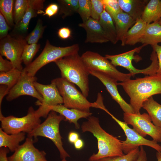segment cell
Wrapping results in <instances>:
<instances>
[{"label":"cell","mask_w":161,"mask_h":161,"mask_svg":"<svg viewBox=\"0 0 161 161\" xmlns=\"http://www.w3.org/2000/svg\"><path fill=\"white\" fill-rule=\"evenodd\" d=\"M143 44L128 51L115 55H106L105 57L109 60L111 63L115 66H120L127 69L133 77L137 74L142 73L147 75L156 74L158 67V62L156 53L153 50L151 55L150 60L151 61V65L147 68L142 69H138L135 68L132 64V61L138 62L142 59L138 55H135V53H139L143 47L146 46Z\"/></svg>","instance_id":"5"},{"label":"cell","mask_w":161,"mask_h":161,"mask_svg":"<svg viewBox=\"0 0 161 161\" xmlns=\"http://www.w3.org/2000/svg\"><path fill=\"white\" fill-rule=\"evenodd\" d=\"M58 36L62 39H65L71 36V30L67 27H63L60 29L58 32Z\"/></svg>","instance_id":"42"},{"label":"cell","mask_w":161,"mask_h":161,"mask_svg":"<svg viewBox=\"0 0 161 161\" xmlns=\"http://www.w3.org/2000/svg\"><path fill=\"white\" fill-rule=\"evenodd\" d=\"M83 132H89L96 138L98 151L93 154L89 161H98L105 157L124 154L122 141L106 131L100 126L98 117L92 115L81 126Z\"/></svg>","instance_id":"2"},{"label":"cell","mask_w":161,"mask_h":161,"mask_svg":"<svg viewBox=\"0 0 161 161\" xmlns=\"http://www.w3.org/2000/svg\"><path fill=\"white\" fill-rule=\"evenodd\" d=\"M89 72L90 75L97 78L103 83L112 98L118 104L124 113H134L130 104L127 103L119 94L117 86V80L99 72L92 71Z\"/></svg>","instance_id":"16"},{"label":"cell","mask_w":161,"mask_h":161,"mask_svg":"<svg viewBox=\"0 0 161 161\" xmlns=\"http://www.w3.org/2000/svg\"><path fill=\"white\" fill-rule=\"evenodd\" d=\"M91 18L99 21L104 10L103 4L101 0H91Z\"/></svg>","instance_id":"37"},{"label":"cell","mask_w":161,"mask_h":161,"mask_svg":"<svg viewBox=\"0 0 161 161\" xmlns=\"http://www.w3.org/2000/svg\"><path fill=\"white\" fill-rule=\"evenodd\" d=\"M91 4L90 0H78L77 13L81 17L83 22L91 18Z\"/></svg>","instance_id":"35"},{"label":"cell","mask_w":161,"mask_h":161,"mask_svg":"<svg viewBox=\"0 0 161 161\" xmlns=\"http://www.w3.org/2000/svg\"><path fill=\"white\" fill-rule=\"evenodd\" d=\"M159 23L160 24V25H161V19H160V20L159 21Z\"/></svg>","instance_id":"50"},{"label":"cell","mask_w":161,"mask_h":161,"mask_svg":"<svg viewBox=\"0 0 161 161\" xmlns=\"http://www.w3.org/2000/svg\"><path fill=\"white\" fill-rule=\"evenodd\" d=\"M65 119V117L62 115H58L56 112L51 111L46 119L27 134V136L35 139H37L38 136L48 138L53 142L58 148L62 159L69 157V154L63 147L62 137L59 131L60 123Z\"/></svg>","instance_id":"4"},{"label":"cell","mask_w":161,"mask_h":161,"mask_svg":"<svg viewBox=\"0 0 161 161\" xmlns=\"http://www.w3.org/2000/svg\"><path fill=\"white\" fill-rule=\"evenodd\" d=\"M40 48L39 44H28L25 46L21 56L22 62L26 66L30 65L36 53Z\"/></svg>","instance_id":"32"},{"label":"cell","mask_w":161,"mask_h":161,"mask_svg":"<svg viewBox=\"0 0 161 161\" xmlns=\"http://www.w3.org/2000/svg\"><path fill=\"white\" fill-rule=\"evenodd\" d=\"M104 110L118 124L123 130L126 140L122 141L123 152L127 154L139 146L146 145L153 148L157 151H161V146L153 140H147L141 136L133 129L130 128L125 122L117 118L106 109Z\"/></svg>","instance_id":"13"},{"label":"cell","mask_w":161,"mask_h":161,"mask_svg":"<svg viewBox=\"0 0 161 161\" xmlns=\"http://www.w3.org/2000/svg\"><path fill=\"white\" fill-rule=\"evenodd\" d=\"M101 1L104 9L111 16L113 20L118 13L123 11L119 4L118 0H101Z\"/></svg>","instance_id":"36"},{"label":"cell","mask_w":161,"mask_h":161,"mask_svg":"<svg viewBox=\"0 0 161 161\" xmlns=\"http://www.w3.org/2000/svg\"><path fill=\"white\" fill-rule=\"evenodd\" d=\"M130 98L134 113H140L143 103L153 95L161 94V76L157 74L118 83Z\"/></svg>","instance_id":"1"},{"label":"cell","mask_w":161,"mask_h":161,"mask_svg":"<svg viewBox=\"0 0 161 161\" xmlns=\"http://www.w3.org/2000/svg\"><path fill=\"white\" fill-rule=\"evenodd\" d=\"M135 161H147L146 152L143 146H141L138 157Z\"/></svg>","instance_id":"46"},{"label":"cell","mask_w":161,"mask_h":161,"mask_svg":"<svg viewBox=\"0 0 161 161\" xmlns=\"http://www.w3.org/2000/svg\"><path fill=\"white\" fill-rule=\"evenodd\" d=\"M22 71L13 68L8 72L0 73V84L7 86L9 92L18 81Z\"/></svg>","instance_id":"29"},{"label":"cell","mask_w":161,"mask_h":161,"mask_svg":"<svg viewBox=\"0 0 161 161\" xmlns=\"http://www.w3.org/2000/svg\"><path fill=\"white\" fill-rule=\"evenodd\" d=\"M52 80L63 98V105L65 107L86 112H90L91 107L100 108L97 102H89L82 93L77 89L74 83L61 77Z\"/></svg>","instance_id":"7"},{"label":"cell","mask_w":161,"mask_h":161,"mask_svg":"<svg viewBox=\"0 0 161 161\" xmlns=\"http://www.w3.org/2000/svg\"><path fill=\"white\" fill-rule=\"evenodd\" d=\"M78 44H75L66 47H59L51 44L47 40L44 47L40 55L23 70L29 76H35L37 72L46 65L64 57L78 53Z\"/></svg>","instance_id":"6"},{"label":"cell","mask_w":161,"mask_h":161,"mask_svg":"<svg viewBox=\"0 0 161 161\" xmlns=\"http://www.w3.org/2000/svg\"><path fill=\"white\" fill-rule=\"evenodd\" d=\"M61 161H68L66 160V159H62Z\"/></svg>","instance_id":"49"},{"label":"cell","mask_w":161,"mask_h":161,"mask_svg":"<svg viewBox=\"0 0 161 161\" xmlns=\"http://www.w3.org/2000/svg\"><path fill=\"white\" fill-rule=\"evenodd\" d=\"M15 0H0V11L10 27H14L13 17V7Z\"/></svg>","instance_id":"30"},{"label":"cell","mask_w":161,"mask_h":161,"mask_svg":"<svg viewBox=\"0 0 161 161\" xmlns=\"http://www.w3.org/2000/svg\"><path fill=\"white\" fill-rule=\"evenodd\" d=\"M117 42L121 41V45L124 46L126 35L129 29L136 21L126 13L122 11L118 13L114 19Z\"/></svg>","instance_id":"19"},{"label":"cell","mask_w":161,"mask_h":161,"mask_svg":"<svg viewBox=\"0 0 161 161\" xmlns=\"http://www.w3.org/2000/svg\"><path fill=\"white\" fill-rule=\"evenodd\" d=\"M53 111L62 115L65 118L64 120L68 121L70 123H73L76 129H79L80 126L78 120L81 118H87L92 115L90 112H86L74 109H69L63 105H58L51 108Z\"/></svg>","instance_id":"21"},{"label":"cell","mask_w":161,"mask_h":161,"mask_svg":"<svg viewBox=\"0 0 161 161\" xmlns=\"http://www.w3.org/2000/svg\"><path fill=\"white\" fill-rule=\"evenodd\" d=\"M123 120L127 124L132 126L133 129L141 136H151L157 142L161 143V128L155 125L148 114L124 113Z\"/></svg>","instance_id":"11"},{"label":"cell","mask_w":161,"mask_h":161,"mask_svg":"<svg viewBox=\"0 0 161 161\" xmlns=\"http://www.w3.org/2000/svg\"><path fill=\"white\" fill-rule=\"evenodd\" d=\"M122 11L136 21L141 18L148 0H118Z\"/></svg>","instance_id":"20"},{"label":"cell","mask_w":161,"mask_h":161,"mask_svg":"<svg viewBox=\"0 0 161 161\" xmlns=\"http://www.w3.org/2000/svg\"><path fill=\"white\" fill-rule=\"evenodd\" d=\"M34 84L43 98L39 108L36 110V112L40 117L47 118L51 111L52 107L63 103V98L52 80L49 84H43L36 81Z\"/></svg>","instance_id":"12"},{"label":"cell","mask_w":161,"mask_h":161,"mask_svg":"<svg viewBox=\"0 0 161 161\" xmlns=\"http://www.w3.org/2000/svg\"><path fill=\"white\" fill-rule=\"evenodd\" d=\"M139 152L138 147L126 154L105 157L98 161H135L138 157Z\"/></svg>","instance_id":"34"},{"label":"cell","mask_w":161,"mask_h":161,"mask_svg":"<svg viewBox=\"0 0 161 161\" xmlns=\"http://www.w3.org/2000/svg\"><path fill=\"white\" fill-rule=\"evenodd\" d=\"M59 6L56 3H52L46 8L43 16L47 15L49 18L55 15L58 12Z\"/></svg>","instance_id":"40"},{"label":"cell","mask_w":161,"mask_h":161,"mask_svg":"<svg viewBox=\"0 0 161 161\" xmlns=\"http://www.w3.org/2000/svg\"><path fill=\"white\" fill-rule=\"evenodd\" d=\"M151 47L156 52L158 60V67L156 74L161 76V46L157 44Z\"/></svg>","instance_id":"41"},{"label":"cell","mask_w":161,"mask_h":161,"mask_svg":"<svg viewBox=\"0 0 161 161\" xmlns=\"http://www.w3.org/2000/svg\"><path fill=\"white\" fill-rule=\"evenodd\" d=\"M13 68L12 64L10 61L4 59L0 55V73H5L12 70Z\"/></svg>","instance_id":"39"},{"label":"cell","mask_w":161,"mask_h":161,"mask_svg":"<svg viewBox=\"0 0 161 161\" xmlns=\"http://www.w3.org/2000/svg\"><path fill=\"white\" fill-rule=\"evenodd\" d=\"M156 156L157 161H161V151H157Z\"/></svg>","instance_id":"48"},{"label":"cell","mask_w":161,"mask_h":161,"mask_svg":"<svg viewBox=\"0 0 161 161\" xmlns=\"http://www.w3.org/2000/svg\"><path fill=\"white\" fill-rule=\"evenodd\" d=\"M25 133L8 134L0 128V148H8L11 152H14L20 145L19 143L25 138Z\"/></svg>","instance_id":"24"},{"label":"cell","mask_w":161,"mask_h":161,"mask_svg":"<svg viewBox=\"0 0 161 161\" xmlns=\"http://www.w3.org/2000/svg\"><path fill=\"white\" fill-rule=\"evenodd\" d=\"M46 26L43 25L42 21L38 19L35 27L32 31L25 38L28 44H37L42 37Z\"/></svg>","instance_id":"33"},{"label":"cell","mask_w":161,"mask_h":161,"mask_svg":"<svg viewBox=\"0 0 161 161\" xmlns=\"http://www.w3.org/2000/svg\"><path fill=\"white\" fill-rule=\"evenodd\" d=\"M30 0H15L13 17L15 25L21 20L26 12L29 4Z\"/></svg>","instance_id":"31"},{"label":"cell","mask_w":161,"mask_h":161,"mask_svg":"<svg viewBox=\"0 0 161 161\" xmlns=\"http://www.w3.org/2000/svg\"><path fill=\"white\" fill-rule=\"evenodd\" d=\"M75 148L78 150L82 149L84 146V142L81 139L79 138L74 143Z\"/></svg>","instance_id":"47"},{"label":"cell","mask_w":161,"mask_h":161,"mask_svg":"<svg viewBox=\"0 0 161 161\" xmlns=\"http://www.w3.org/2000/svg\"><path fill=\"white\" fill-rule=\"evenodd\" d=\"M151 46L161 43V25L159 22L147 24L139 42Z\"/></svg>","instance_id":"22"},{"label":"cell","mask_w":161,"mask_h":161,"mask_svg":"<svg viewBox=\"0 0 161 161\" xmlns=\"http://www.w3.org/2000/svg\"><path fill=\"white\" fill-rule=\"evenodd\" d=\"M147 24L141 18L137 20L126 35L125 45H134L139 43L143 35Z\"/></svg>","instance_id":"25"},{"label":"cell","mask_w":161,"mask_h":161,"mask_svg":"<svg viewBox=\"0 0 161 161\" xmlns=\"http://www.w3.org/2000/svg\"><path fill=\"white\" fill-rule=\"evenodd\" d=\"M59 15L63 19L77 13L78 0H59Z\"/></svg>","instance_id":"28"},{"label":"cell","mask_w":161,"mask_h":161,"mask_svg":"<svg viewBox=\"0 0 161 161\" xmlns=\"http://www.w3.org/2000/svg\"><path fill=\"white\" fill-rule=\"evenodd\" d=\"M81 57L89 71L102 73L121 82L127 81L133 77L130 73H124L120 72L108 59L97 53L86 51Z\"/></svg>","instance_id":"9"},{"label":"cell","mask_w":161,"mask_h":161,"mask_svg":"<svg viewBox=\"0 0 161 161\" xmlns=\"http://www.w3.org/2000/svg\"><path fill=\"white\" fill-rule=\"evenodd\" d=\"M9 150L6 147L0 148V161H8L7 155Z\"/></svg>","instance_id":"44"},{"label":"cell","mask_w":161,"mask_h":161,"mask_svg":"<svg viewBox=\"0 0 161 161\" xmlns=\"http://www.w3.org/2000/svg\"><path fill=\"white\" fill-rule=\"evenodd\" d=\"M61 78L77 85L87 98L89 92L88 69L78 53L58 59L55 62Z\"/></svg>","instance_id":"3"},{"label":"cell","mask_w":161,"mask_h":161,"mask_svg":"<svg viewBox=\"0 0 161 161\" xmlns=\"http://www.w3.org/2000/svg\"><path fill=\"white\" fill-rule=\"evenodd\" d=\"M79 138V135L77 132L71 131L69 133L68 135V140L71 143L74 144Z\"/></svg>","instance_id":"45"},{"label":"cell","mask_w":161,"mask_h":161,"mask_svg":"<svg viewBox=\"0 0 161 161\" xmlns=\"http://www.w3.org/2000/svg\"><path fill=\"white\" fill-rule=\"evenodd\" d=\"M0 121L1 128L9 134L21 132L28 134L41 123L40 117L32 106L29 107L26 115L21 117H4L0 110Z\"/></svg>","instance_id":"8"},{"label":"cell","mask_w":161,"mask_h":161,"mask_svg":"<svg viewBox=\"0 0 161 161\" xmlns=\"http://www.w3.org/2000/svg\"><path fill=\"white\" fill-rule=\"evenodd\" d=\"M142 108L147 111L153 123L161 128V105L151 96L143 103Z\"/></svg>","instance_id":"27"},{"label":"cell","mask_w":161,"mask_h":161,"mask_svg":"<svg viewBox=\"0 0 161 161\" xmlns=\"http://www.w3.org/2000/svg\"><path fill=\"white\" fill-rule=\"evenodd\" d=\"M44 0H30L28 8L21 20L15 25L13 31V35L24 37L28 30L31 18L36 17L39 14L44 13L43 10Z\"/></svg>","instance_id":"17"},{"label":"cell","mask_w":161,"mask_h":161,"mask_svg":"<svg viewBox=\"0 0 161 161\" xmlns=\"http://www.w3.org/2000/svg\"><path fill=\"white\" fill-rule=\"evenodd\" d=\"M99 21L109 41L115 44L117 41L115 24L112 17L104 8Z\"/></svg>","instance_id":"26"},{"label":"cell","mask_w":161,"mask_h":161,"mask_svg":"<svg viewBox=\"0 0 161 161\" xmlns=\"http://www.w3.org/2000/svg\"><path fill=\"white\" fill-rule=\"evenodd\" d=\"M10 27L7 23L5 18L0 13V39L4 38L8 34Z\"/></svg>","instance_id":"38"},{"label":"cell","mask_w":161,"mask_h":161,"mask_svg":"<svg viewBox=\"0 0 161 161\" xmlns=\"http://www.w3.org/2000/svg\"><path fill=\"white\" fill-rule=\"evenodd\" d=\"M78 26L86 31L85 43L102 44L109 41L99 21L90 18L87 21L80 23Z\"/></svg>","instance_id":"18"},{"label":"cell","mask_w":161,"mask_h":161,"mask_svg":"<svg viewBox=\"0 0 161 161\" xmlns=\"http://www.w3.org/2000/svg\"><path fill=\"white\" fill-rule=\"evenodd\" d=\"M141 19L147 24L161 19V0H150L147 4Z\"/></svg>","instance_id":"23"},{"label":"cell","mask_w":161,"mask_h":161,"mask_svg":"<svg viewBox=\"0 0 161 161\" xmlns=\"http://www.w3.org/2000/svg\"><path fill=\"white\" fill-rule=\"evenodd\" d=\"M37 78L29 75L22 70L21 76L17 83L10 90L6 97V100L11 101L22 95H29L36 98L39 105L43 100L41 95L35 88L34 83Z\"/></svg>","instance_id":"14"},{"label":"cell","mask_w":161,"mask_h":161,"mask_svg":"<svg viewBox=\"0 0 161 161\" xmlns=\"http://www.w3.org/2000/svg\"><path fill=\"white\" fill-rule=\"evenodd\" d=\"M27 44L25 38L8 34L0 40V55L10 60L14 68L22 71L23 68L21 65V56Z\"/></svg>","instance_id":"10"},{"label":"cell","mask_w":161,"mask_h":161,"mask_svg":"<svg viewBox=\"0 0 161 161\" xmlns=\"http://www.w3.org/2000/svg\"><path fill=\"white\" fill-rule=\"evenodd\" d=\"M9 92L7 86L0 84V110H1V106L2 100L5 96L7 95Z\"/></svg>","instance_id":"43"},{"label":"cell","mask_w":161,"mask_h":161,"mask_svg":"<svg viewBox=\"0 0 161 161\" xmlns=\"http://www.w3.org/2000/svg\"><path fill=\"white\" fill-rule=\"evenodd\" d=\"M27 137L25 142L20 145L11 156L8 161H49L44 151H40L34 145L37 139Z\"/></svg>","instance_id":"15"}]
</instances>
